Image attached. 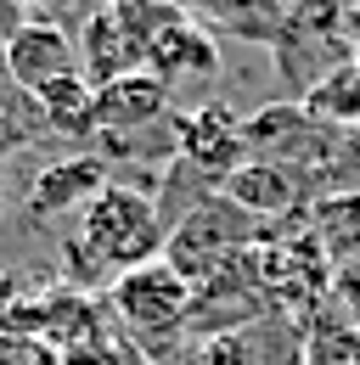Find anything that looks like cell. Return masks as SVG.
Returning <instances> with one entry per match:
<instances>
[{
  "mask_svg": "<svg viewBox=\"0 0 360 365\" xmlns=\"http://www.w3.org/2000/svg\"><path fill=\"white\" fill-rule=\"evenodd\" d=\"M107 185H113V175H107L101 158H85V152H79V158L45 163L40 175L29 180V214L45 220V225H56V220H68V214H85Z\"/></svg>",
  "mask_w": 360,
  "mask_h": 365,
  "instance_id": "7",
  "label": "cell"
},
{
  "mask_svg": "<svg viewBox=\"0 0 360 365\" xmlns=\"http://www.w3.org/2000/svg\"><path fill=\"white\" fill-rule=\"evenodd\" d=\"M254 236H259V220H254L248 208H236L225 191H214L209 202H197V208L169 230L164 264H175L191 287H203V281H214L220 270H231V264L254 247Z\"/></svg>",
  "mask_w": 360,
  "mask_h": 365,
  "instance_id": "2",
  "label": "cell"
},
{
  "mask_svg": "<svg viewBox=\"0 0 360 365\" xmlns=\"http://www.w3.org/2000/svg\"><path fill=\"white\" fill-rule=\"evenodd\" d=\"M6 68L17 79V91L29 101H40L51 85H62L68 73H79V46L68 29L45 23V17H29L11 40H6Z\"/></svg>",
  "mask_w": 360,
  "mask_h": 365,
  "instance_id": "6",
  "label": "cell"
},
{
  "mask_svg": "<svg viewBox=\"0 0 360 365\" xmlns=\"http://www.w3.org/2000/svg\"><path fill=\"white\" fill-rule=\"evenodd\" d=\"M146 73H158V79L169 85V96H175V91H186V85H209V79L220 73V51H214V40L180 11L169 29L152 34V46H146Z\"/></svg>",
  "mask_w": 360,
  "mask_h": 365,
  "instance_id": "8",
  "label": "cell"
},
{
  "mask_svg": "<svg viewBox=\"0 0 360 365\" xmlns=\"http://www.w3.org/2000/svg\"><path fill=\"white\" fill-rule=\"evenodd\" d=\"M113 309H119V320L130 326L135 337H175L180 326H191L197 287L175 264L152 259V264H141V270L113 281Z\"/></svg>",
  "mask_w": 360,
  "mask_h": 365,
  "instance_id": "3",
  "label": "cell"
},
{
  "mask_svg": "<svg viewBox=\"0 0 360 365\" xmlns=\"http://www.w3.org/2000/svg\"><path fill=\"white\" fill-rule=\"evenodd\" d=\"M180 163H191L203 180H214L225 191V180L248 163V135H242V118L209 101V107H191L180 113Z\"/></svg>",
  "mask_w": 360,
  "mask_h": 365,
  "instance_id": "5",
  "label": "cell"
},
{
  "mask_svg": "<svg viewBox=\"0 0 360 365\" xmlns=\"http://www.w3.org/2000/svg\"><path fill=\"white\" fill-rule=\"evenodd\" d=\"M304 365H360V326L355 320H326L304 337Z\"/></svg>",
  "mask_w": 360,
  "mask_h": 365,
  "instance_id": "13",
  "label": "cell"
},
{
  "mask_svg": "<svg viewBox=\"0 0 360 365\" xmlns=\"http://www.w3.org/2000/svg\"><path fill=\"white\" fill-rule=\"evenodd\" d=\"M0 202H6V180H0Z\"/></svg>",
  "mask_w": 360,
  "mask_h": 365,
  "instance_id": "16",
  "label": "cell"
},
{
  "mask_svg": "<svg viewBox=\"0 0 360 365\" xmlns=\"http://www.w3.org/2000/svg\"><path fill=\"white\" fill-rule=\"evenodd\" d=\"M23 130H17V124H11V118H6V113H0V158H6V152H11V146H23Z\"/></svg>",
  "mask_w": 360,
  "mask_h": 365,
  "instance_id": "15",
  "label": "cell"
},
{
  "mask_svg": "<svg viewBox=\"0 0 360 365\" xmlns=\"http://www.w3.org/2000/svg\"><path fill=\"white\" fill-rule=\"evenodd\" d=\"M0 113L23 130V135H34L40 130V107L29 101V96L17 91V79H11V68H6V40H0Z\"/></svg>",
  "mask_w": 360,
  "mask_h": 365,
  "instance_id": "14",
  "label": "cell"
},
{
  "mask_svg": "<svg viewBox=\"0 0 360 365\" xmlns=\"http://www.w3.org/2000/svg\"><path fill=\"white\" fill-rule=\"evenodd\" d=\"M304 107H310V118L326 130H338V124H360V62H344V68H332L321 85H310L304 96Z\"/></svg>",
  "mask_w": 360,
  "mask_h": 365,
  "instance_id": "12",
  "label": "cell"
},
{
  "mask_svg": "<svg viewBox=\"0 0 360 365\" xmlns=\"http://www.w3.org/2000/svg\"><path fill=\"white\" fill-rule=\"evenodd\" d=\"M164 242H169V225L158 214V197L141 191V185L113 180L79 214V236L68 242V259L74 264H101V270H113V281H119V275L164 259Z\"/></svg>",
  "mask_w": 360,
  "mask_h": 365,
  "instance_id": "1",
  "label": "cell"
},
{
  "mask_svg": "<svg viewBox=\"0 0 360 365\" xmlns=\"http://www.w3.org/2000/svg\"><path fill=\"white\" fill-rule=\"evenodd\" d=\"M113 6H124V0H113Z\"/></svg>",
  "mask_w": 360,
  "mask_h": 365,
  "instance_id": "17",
  "label": "cell"
},
{
  "mask_svg": "<svg viewBox=\"0 0 360 365\" xmlns=\"http://www.w3.org/2000/svg\"><path fill=\"white\" fill-rule=\"evenodd\" d=\"M169 118H175V96L146 68H135V73L96 91V135L113 152H135V140L146 130H169Z\"/></svg>",
  "mask_w": 360,
  "mask_h": 365,
  "instance_id": "4",
  "label": "cell"
},
{
  "mask_svg": "<svg viewBox=\"0 0 360 365\" xmlns=\"http://www.w3.org/2000/svg\"><path fill=\"white\" fill-rule=\"evenodd\" d=\"M74 46H79V73H85V85H96V91L113 85V79H124V73H135V68H146V51L124 29L119 6L96 11L85 29L74 34Z\"/></svg>",
  "mask_w": 360,
  "mask_h": 365,
  "instance_id": "9",
  "label": "cell"
},
{
  "mask_svg": "<svg viewBox=\"0 0 360 365\" xmlns=\"http://www.w3.org/2000/svg\"><path fill=\"white\" fill-rule=\"evenodd\" d=\"M34 107H40V130H51V135H62V140L96 135V85H85V73H68Z\"/></svg>",
  "mask_w": 360,
  "mask_h": 365,
  "instance_id": "11",
  "label": "cell"
},
{
  "mask_svg": "<svg viewBox=\"0 0 360 365\" xmlns=\"http://www.w3.org/2000/svg\"><path fill=\"white\" fill-rule=\"evenodd\" d=\"M225 197H231L236 208H248L254 220H270V214H287V208L299 202V180H293V169H281V163L248 158V163L225 180Z\"/></svg>",
  "mask_w": 360,
  "mask_h": 365,
  "instance_id": "10",
  "label": "cell"
}]
</instances>
